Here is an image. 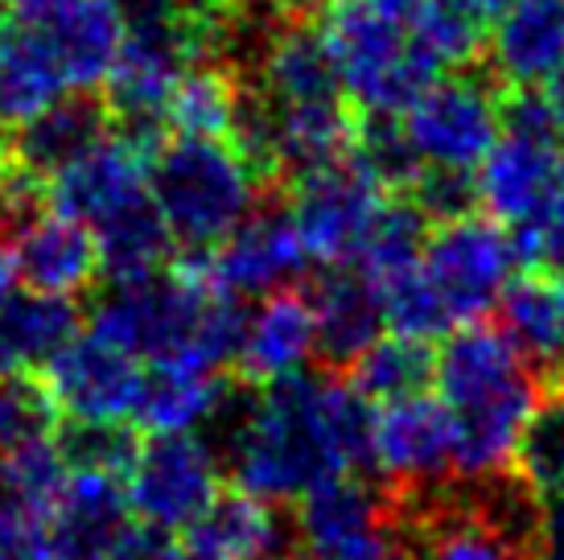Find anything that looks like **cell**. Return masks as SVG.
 Returning <instances> with one entry per match:
<instances>
[{"label": "cell", "mask_w": 564, "mask_h": 560, "mask_svg": "<svg viewBox=\"0 0 564 560\" xmlns=\"http://www.w3.org/2000/svg\"><path fill=\"white\" fill-rule=\"evenodd\" d=\"M58 420H63V412L54 405L46 379L0 371V457L30 445V441L54 437Z\"/></svg>", "instance_id": "836d02e7"}, {"label": "cell", "mask_w": 564, "mask_h": 560, "mask_svg": "<svg viewBox=\"0 0 564 560\" xmlns=\"http://www.w3.org/2000/svg\"><path fill=\"white\" fill-rule=\"evenodd\" d=\"M37 4H46V0H0V9H37Z\"/></svg>", "instance_id": "ee69618b"}, {"label": "cell", "mask_w": 564, "mask_h": 560, "mask_svg": "<svg viewBox=\"0 0 564 560\" xmlns=\"http://www.w3.org/2000/svg\"><path fill=\"white\" fill-rule=\"evenodd\" d=\"M182 531L189 560H297L293 515L284 503H268L236 483H219Z\"/></svg>", "instance_id": "9a60e30c"}, {"label": "cell", "mask_w": 564, "mask_h": 560, "mask_svg": "<svg viewBox=\"0 0 564 560\" xmlns=\"http://www.w3.org/2000/svg\"><path fill=\"white\" fill-rule=\"evenodd\" d=\"M478 206L507 231L535 227L564 190V140L535 128H502L474 170Z\"/></svg>", "instance_id": "9c48e42d"}, {"label": "cell", "mask_w": 564, "mask_h": 560, "mask_svg": "<svg viewBox=\"0 0 564 560\" xmlns=\"http://www.w3.org/2000/svg\"><path fill=\"white\" fill-rule=\"evenodd\" d=\"M236 4L243 17L256 13L260 25H264V21H276V17H289V13H317L322 0H236Z\"/></svg>", "instance_id": "ab89813d"}, {"label": "cell", "mask_w": 564, "mask_h": 560, "mask_svg": "<svg viewBox=\"0 0 564 560\" xmlns=\"http://www.w3.org/2000/svg\"><path fill=\"white\" fill-rule=\"evenodd\" d=\"M75 334H83V310L75 297L9 289L0 297V371L37 375Z\"/></svg>", "instance_id": "484cf974"}, {"label": "cell", "mask_w": 564, "mask_h": 560, "mask_svg": "<svg viewBox=\"0 0 564 560\" xmlns=\"http://www.w3.org/2000/svg\"><path fill=\"white\" fill-rule=\"evenodd\" d=\"M305 297L314 305V363L317 371L343 375L362 346L383 334L376 284L355 265H326Z\"/></svg>", "instance_id": "e0dca14e"}, {"label": "cell", "mask_w": 564, "mask_h": 560, "mask_svg": "<svg viewBox=\"0 0 564 560\" xmlns=\"http://www.w3.org/2000/svg\"><path fill=\"white\" fill-rule=\"evenodd\" d=\"M564 58V0H516L486 33V75L502 91L540 87Z\"/></svg>", "instance_id": "ffe728a7"}, {"label": "cell", "mask_w": 564, "mask_h": 560, "mask_svg": "<svg viewBox=\"0 0 564 560\" xmlns=\"http://www.w3.org/2000/svg\"><path fill=\"white\" fill-rule=\"evenodd\" d=\"M314 21L338 87L359 116H400L408 99L441 75L395 0H322Z\"/></svg>", "instance_id": "277c9868"}, {"label": "cell", "mask_w": 564, "mask_h": 560, "mask_svg": "<svg viewBox=\"0 0 564 560\" xmlns=\"http://www.w3.org/2000/svg\"><path fill=\"white\" fill-rule=\"evenodd\" d=\"M243 95H248V75L243 66L210 54L198 58L182 71L173 83L170 99H165V132L177 137H227L236 132L239 111H243Z\"/></svg>", "instance_id": "83f0119b"}, {"label": "cell", "mask_w": 564, "mask_h": 560, "mask_svg": "<svg viewBox=\"0 0 564 560\" xmlns=\"http://www.w3.org/2000/svg\"><path fill=\"white\" fill-rule=\"evenodd\" d=\"M141 194H149V153L116 128H108L79 157H70L46 182L50 211L79 218L87 227Z\"/></svg>", "instance_id": "2e32d148"}, {"label": "cell", "mask_w": 564, "mask_h": 560, "mask_svg": "<svg viewBox=\"0 0 564 560\" xmlns=\"http://www.w3.org/2000/svg\"><path fill=\"white\" fill-rule=\"evenodd\" d=\"M104 560H189L182 536L161 524H124V531L116 536V545L108 548Z\"/></svg>", "instance_id": "74e56055"}, {"label": "cell", "mask_w": 564, "mask_h": 560, "mask_svg": "<svg viewBox=\"0 0 564 560\" xmlns=\"http://www.w3.org/2000/svg\"><path fill=\"white\" fill-rule=\"evenodd\" d=\"M433 384L454 429V474L478 478L511 466V450L528 412L535 408L544 379L499 322H462L437 355Z\"/></svg>", "instance_id": "6da1fadb"}, {"label": "cell", "mask_w": 564, "mask_h": 560, "mask_svg": "<svg viewBox=\"0 0 564 560\" xmlns=\"http://www.w3.org/2000/svg\"><path fill=\"white\" fill-rule=\"evenodd\" d=\"M297 560H412L400 498L383 478L334 474L293 511Z\"/></svg>", "instance_id": "5b68a950"}, {"label": "cell", "mask_w": 564, "mask_h": 560, "mask_svg": "<svg viewBox=\"0 0 564 560\" xmlns=\"http://www.w3.org/2000/svg\"><path fill=\"white\" fill-rule=\"evenodd\" d=\"M511 470L535 495L564 486V379L544 384L511 450Z\"/></svg>", "instance_id": "1f68e13d"}, {"label": "cell", "mask_w": 564, "mask_h": 560, "mask_svg": "<svg viewBox=\"0 0 564 560\" xmlns=\"http://www.w3.org/2000/svg\"><path fill=\"white\" fill-rule=\"evenodd\" d=\"M189 4H210V0H189Z\"/></svg>", "instance_id": "f6af8a7d"}, {"label": "cell", "mask_w": 564, "mask_h": 560, "mask_svg": "<svg viewBox=\"0 0 564 560\" xmlns=\"http://www.w3.org/2000/svg\"><path fill=\"white\" fill-rule=\"evenodd\" d=\"M141 429L128 420H58L54 445L63 453L66 470H95V474H116L128 478V470L141 450Z\"/></svg>", "instance_id": "d6a6232c"}, {"label": "cell", "mask_w": 564, "mask_h": 560, "mask_svg": "<svg viewBox=\"0 0 564 560\" xmlns=\"http://www.w3.org/2000/svg\"><path fill=\"white\" fill-rule=\"evenodd\" d=\"M511 4H516V0H478V9H482L486 17H499L502 9H511Z\"/></svg>", "instance_id": "7bdbcfd3"}, {"label": "cell", "mask_w": 564, "mask_h": 560, "mask_svg": "<svg viewBox=\"0 0 564 560\" xmlns=\"http://www.w3.org/2000/svg\"><path fill=\"white\" fill-rule=\"evenodd\" d=\"M540 560H564V486L540 495Z\"/></svg>", "instance_id": "f35d334b"}, {"label": "cell", "mask_w": 564, "mask_h": 560, "mask_svg": "<svg viewBox=\"0 0 564 560\" xmlns=\"http://www.w3.org/2000/svg\"><path fill=\"white\" fill-rule=\"evenodd\" d=\"M499 330L532 363L540 379L552 384L564 375V284L540 268H523L507 280L495 301Z\"/></svg>", "instance_id": "d4e9b609"}, {"label": "cell", "mask_w": 564, "mask_h": 560, "mask_svg": "<svg viewBox=\"0 0 564 560\" xmlns=\"http://www.w3.org/2000/svg\"><path fill=\"white\" fill-rule=\"evenodd\" d=\"M0 560H58L42 515L4 503L0 507Z\"/></svg>", "instance_id": "8d00e7d4"}, {"label": "cell", "mask_w": 564, "mask_h": 560, "mask_svg": "<svg viewBox=\"0 0 564 560\" xmlns=\"http://www.w3.org/2000/svg\"><path fill=\"white\" fill-rule=\"evenodd\" d=\"M13 244V280L37 293L79 297L99 284V251L87 223L58 211L30 218Z\"/></svg>", "instance_id": "ac0fdd59"}, {"label": "cell", "mask_w": 564, "mask_h": 560, "mask_svg": "<svg viewBox=\"0 0 564 560\" xmlns=\"http://www.w3.org/2000/svg\"><path fill=\"white\" fill-rule=\"evenodd\" d=\"M400 498L412 560H540L532 545L502 531L490 515L478 511L462 478Z\"/></svg>", "instance_id": "8fae6325"}, {"label": "cell", "mask_w": 564, "mask_h": 560, "mask_svg": "<svg viewBox=\"0 0 564 560\" xmlns=\"http://www.w3.org/2000/svg\"><path fill=\"white\" fill-rule=\"evenodd\" d=\"M310 358H314V305L301 284H284L260 297V310L248 313L231 371L251 388H264L272 379L305 371Z\"/></svg>", "instance_id": "d6986e66"}, {"label": "cell", "mask_w": 564, "mask_h": 560, "mask_svg": "<svg viewBox=\"0 0 564 560\" xmlns=\"http://www.w3.org/2000/svg\"><path fill=\"white\" fill-rule=\"evenodd\" d=\"M392 190L362 165L355 153L293 177L281 190L301 248L317 265H350Z\"/></svg>", "instance_id": "52a82bcc"}, {"label": "cell", "mask_w": 564, "mask_h": 560, "mask_svg": "<svg viewBox=\"0 0 564 560\" xmlns=\"http://www.w3.org/2000/svg\"><path fill=\"white\" fill-rule=\"evenodd\" d=\"M108 128H111V116L104 95H91V91L58 95L42 111H33L25 120H17L13 128H4V149L25 170H33L37 177L50 182V173L63 170L70 157H79Z\"/></svg>", "instance_id": "cb8c5ba5"}, {"label": "cell", "mask_w": 564, "mask_h": 560, "mask_svg": "<svg viewBox=\"0 0 564 560\" xmlns=\"http://www.w3.org/2000/svg\"><path fill=\"white\" fill-rule=\"evenodd\" d=\"M13 289V244H9V231L0 227V297Z\"/></svg>", "instance_id": "b9f144b4"}, {"label": "cell", "mask_w": 564, "mask_h": 560, "mask_svg": "<svg viewBox=\"0 0 564 560\" xmlns=\"http://www.w3.org/2000/svg\"><path fill=\"white\" fill-rule=\"evenodd\" d=\"M91 235L95 251H99V272L111 284L161 272L173 260V251H177L153 194H141V198H132L120 211H111L108 218H99Z\"/></svg>", "instance_id": "f1b7e54d"}, {"label": "cell", "mask_w": 564, "mask_h": 560, "mask_svg": "<svg viewBox=\"0 0 564 560\" xmlns=\"http://www.w3.org/2000/svg\"><path fill=\"white\" fill-rule=\"evenodd\" d=\"M437 371V351L429 338H412V334H379L350 358L343 379L359 391L371 405H392L416 391H429Z\"/></svg>", "instance_id": "f546056e"}, {"label": "cell", "mask_w": 564, "mask_h": 560, "mask_svg": "<svg viewBox=\"0 0 564 560\" xmlns=\"http://www.w3.org/2000/svg\"><path fill=\"white\" fill-rule=\"evenodd\" d=\"M128 486L116 474L70 470L46 515L58 560H104L128 524Z\"/></svg>", "instance_id": "7402d4cb"}, {"label": "cell", "mask_w": 564, "mask_h": 560, "mask_svg": "<svg viewBox=\"0 0 564 560\" xmlns=\"http://www.w3.org/2000/svg\"><path fill=\"white\" fill-rule=\"evenodd\" d=\"M421 165L478 170L502 132V87L486 71L462 66L429 78L395 116Z\"/></svg>", "instance_id": "8992f818"}, {"label": "cell", "mask_w": 564, "mask_h": 560, "mask_svg": "<svg viewBox=\"0 0 564 560\" xmlns=\"http://www.w3.org/2000/svg\"><path fill=\"white\" fill-rule=\"evenodd\" d=\"M149 194L177 248L210 251L268 198L236 140L165 132L149 153Z\"/></svg>", "instance_id": "3957f363"}, {"label": "cell", "mask_w": 564, "mask_h": 560, "mask_svg": "<svg viewBox=\"0 0 564 560\" xmlns=\"http://www.w3.org/2000/svg\"><path fill=\"white\" fill-rule=\"evenodd\" d=\"M305 248L289 218L281 194H268L243 223H236L215 248L206 251L210 284L231 297H264L272 289L297 284L305 272Z\"/></svg>", "instance_id": "7c38bea8"}, {"label": "cell", "mask_w": 564, "mask_h": 560, "mask_svg": "<svg viewBox=\"0 0 564 560\" xmlns=\"http://www.w3.org/2000/svg\"><path fill=\"white\" fill-rule=\"evenodd\" d=\"M404 17L416 46L441 75L482 63L490 17L478 9V0H404Z\"/></svg>", "instance_id": "4dcf8cb0"}, {"label": "cell", "mask_w": 564, "mask_h": 560, "mask_svg": "<svg viewBox=\"0 0 564 560\" xmlns=\"http://www.w3.org/2000/svg\"><path fill=\"white\" fill-rule=\"evenodd\" d=\"M0 466H4L9 503H13V507H25V511H33V515H42V519L50 515L54 498H58V491H63V483H66V474H70L58 445H54V437H42V441H30V445H21V450L4 453Z\"/></svg>", "instance_id": "e575fe53"}, {"label": "cell", "mask_w": 564, "mask_h": 560, "mask_svg": "<svg viewBox=\"0 0 564 560\" xmlns=\"http://www.w3.org/2000/svg\"><path fill=\"white\" fill-rule=\"evenodd\" d=\"M421 268L445 301L454 326H462V322H478L495 310L507 280L519 272V256L511 231L502 223L470 211V215L445 218V223H429Z\"/></svg>", "instance_id": "ba28073f"}, {"label": "cell", "mask_w": 564, "mask_h": 560, "mask_svg": "<svg viewBox=\"0 0 564 560\" xmlns=\"http://www.w3.org/2000/svg\"><path fill=\"white\" fill-rule=\"evenodd\" d=\"M223 462L194 433H144L128 470V507L161 528H186L223 483Z\"/></svg>", "instance_id": "30bf717a"}, {"label": "cell", "mask_w": 564, "mask_h": 560, "mask_svg": "<svg viewBox=\"0 0 564 560\" xmlns=\"http://www.w3.org/2000/svg\"><path fill=\"white\" fill-rule=\"evenodd\" d=\"M535 91L544 95V104H549L552 111V120H556V128H561V137H564V58L556 66H552V75L535 87Z\"/></svg>", "instance_id": "60d3db41"}, {"label": "cell", "mask_w": 564, "mask_h": 560, "mask_svg": "<svg viewBox=\"0 0 564 560\" xmlns=\"http://www.w3.org/2000/svg\"><path fill=\"white\" fill-rule=\"evenodd\" d=\"M376 478L395 495L429 491L454 478V429L437 396L416 391L376 412Z\"/></svg>", "instance_id": "5bb4252c"}, {"label": "cell", "mask_w": 564, "mask_h": 560, "mask_svg": "<svg viewBox=\"0 0 564 560\" xmlns=\"http://www.w3.org/2000/svg\"><path fill=\"white\" fill-rule=\"evenodd\" d=\"M46 388L63 417L132 420L141 400L144 363L104 334H75L46 363Z\"/></svg>", "instance_id": "4fadbf2b"}, {"label": "cell", "mask_w": 564, "mask_h": 560, "mask_svg": "<svg viewBox=\"0 0 564 560\" xmlns=\"http://www.w3.org/2000/svg\"><path fill=\"white\" fill-rule=\"evenodd\" d=\"M30 13L42 21L50 46L63 63L66 87L75 91L104 87L124 37V4L120 0H46Z\"/></svg>", "instance_id": "44dd1931"}, {"label": "cell", "mask_w": 564, "mask_h": 560, "mask_svg": "<svg viewBox=\"0 0 564 560\" xmlns=\"http://www.w3.org/2000/svg\"><path fill=\"white\" fill-rule=\"evenodd\" d=\"M0 140H4V125H0Z\"/></svg>", "instance_id": "bcb514c9"}, {"label": "cell", "mask_w": 564, "mask_h": 560, "mask_svg": "<svg viewBox=\"0 0 564 560\" xmlns=\"http://www.w3.org/2000/svg\"><path fill=\"white\" fill-rule=\"evenodd\" d=\"M231 384H236V371L227 375L189 367V363H149L132 420L141 433H194L215 417Z\"/></svg>", "instance_id": "4316f807"}, {"label": "cell", "mask_w": 564, "mask_h": 560, "mask_svg": "<svg viewBox=\"0 0 564 560\" xmlns=\"http://www.w3.org/2000/svg\"><path fill=\"white\" fill-rule=\"evenodd\" d=\"M511 244H516L519 268H540V272L564 280V190L535 227L511 231Z\"/></svg>", "instance_id": "d590c367"}, {"label": "cell", "mask_w": 564, "mask_h": 560, "mask_svg": "<svg viewBox=\"0 0 564 560\" xmlns=\"http://www.w3.org/2000/svg\"><path fill=\"white\" fill-rule=\"evenodd\" d=\"M66 91L63 63L42 21L25 9H0V125L13 128Z\"/></svg>", "instance_id": "603a6c76"}, {"label": "cell", "mask_w": 564, "mask_h": 560, "mask_svg": "<svg viewBox=\"0 0 564 560\" xmlns=\"http://www.w3.org/2000/svg\"><path fill=\"white\" fill-rule=\"evenodd\" d=\"M251 391L256 400L243 405L223 445L236 486L289 507L322 478L346 474L326 420V371H293Z\"/></svg>", "instance_id": "7a4b0ae2"}]
</instances>
